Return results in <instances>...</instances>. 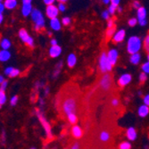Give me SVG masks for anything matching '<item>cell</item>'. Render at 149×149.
<instances>
[{
  "mask_svg": "<svg viewBox=\"0 0 149 149\" xmlns=\"http://www.w3.org/2000/svg\"><path fill=\"white\" fill-rule=\"evenodd\" d=\"M82 97L79 86L73 82H68L62 87L56 97V107L63 119L72 113L79 114L82 108Z\"/></svg>",
  "mask_w": 149,
  "mask_h": 149,
  "instance_id": "6da1fadb",
  "label": "cell"
},
{
  "mask_svg": "<svg viewBox=\"0 0 149 149\" xmlns=\"http://www.w3.org/2000/svg\"><path fill=\"white\" fill-rule=\"evenodd\" d=\"M147 59H148V62H149V54H147Z\"/></svg>",
  "mask_w": 149,
  "mask_h": 149,
  "instance_id": "db71d44e",
  "label": "cell"
},
{
  "mask_svg": "<svg viewBox=\"0 0 149 149\" xmlns=\"http://www.w3.org/2000/svg\"><path fill=\"white\" fill-rule=\"evenodd\" d=\"M108 53L106 52L105 47H104L101 51L100 56H99V65H98V70H97V77H100L107 72H111L113 66L110 64L109 61H108Z\"/></svg>",
  "mask_w": 149,
  "mask_h": 149,
  "instance_id": "3957f363",
  "label": "cell"
},
{
  "mask_svg": "<svg viewBox=\"0 0 149 149\" xmlns=\"http://www.w3.org/2000/svg\"><path fill=\"white\" fill-rule=\"evenodd\" d=\"M137 23H138V20H137L136 18H131V19H130L129 22H128V24H129L130 27H134Z\"/></svg>",
  "mask_w": 149,
  "mask_h": 149,
  "instance_id": "e575fe53",
  "label": "cell"
},
{
  "mask_svg": "<svg viewBox=\"0 0 149 149\" xmlns=\"http://www.w3.org/2000/svg\"><path fill=\"white\" fill-rule=\"evenodd\" d=\"M107 56H108V61H109L110 64L113 67L118 59V52L115 49H111L109 52H108Z\"/></svg>",
  "mask_w": 149,
  "mask_h": 149,
  "instance_id": "4fadbf2b",
  "label": "cell"
},
{
  "mask_svg": "<svg viewBox=\"0 0 149 149\" xmlns=\"http://www.w3.org/2000/svg\"><path fill=\"white\" fill-rule=\"evenodd\" d=\"M144 49L147 54H149V31L144 39Z\"/></svg>",
  "mask_w": 149,
  "mask_h": 149,
  "instance_id": "4316f807",
  "label": "cell"
},
{
  "mask_svg": "<svg viewBox=\"0 0 149 149\" xmlns=\"http://www.w3.org/2000/svg\"><path fill=\"white\" fill-rule=\"evenodd\" d=\"M50 26H51V28L53 30H55V31H59L61 29V23H60V22H59V20L57 18L52 19L50 21Z\"/></svg>",
  "mask_w": 149,
  "mask_h": 149,
  "instance_id": "44dd1931",
  "label": "cell"
},
{
  "mask_svg": "<svg viewBox=\"0 0 149 149\" xmlns=\"http://www.w3.org/2000/svg\"><path fill=\"white\" fill-rule=\"evenodd\" d=\"M66 119L68 120L69 123H70V124H72L73 126H74V125H76V123H78V120H79V118H78L77 114H75V113H72V114H70V115H69L68 117H67Z\"/></svg>",
  "mask_w": 149,
  "mask_h": 149,
  "instance_id": "cb8c5ba5",
  "label": "cell"
},
{
  "mask_svg": "<svg viewBox=\"0 0 149 149\" xmlns=\"http://www.w3.org/2000/svg\"><path fill=\"white\" fill-rule=\"evenodd\" d=\"M54 2H55V1H54V0H45V1H44V3L48 6H52L53 4H54Z\"/></svg>",
  "mask_w": 149,
  "mask_h": 149,
  "instance_id": "ee69618b",
  "label": "cell"
},
{
  "mask_svg": "<svg viewBox=\"0 0 149 149\" xmlns=\"http://www.w3.org/2000/svg\"><path fill=\"white\" fill-rule=\"evenodd\" d=\"M144 103L146 105L149 106V95H146V96L144 97Z\"/></svg>",
  "mask_w": 149,
  "mask_h": 149,
  "instance_id": "b9f144b4",
  "label": "cell"
},
{
  "mask_svg": "<svg viewBox=\"0 0 149 149\" xmlns=\"http://www.w3.org/2000/svg\"><path fill=\"white\" fill-rule=\"evenodd\" d=\"M104 4H109V3L111 4V1H108V0H104Z\"/></svg>",
  "mask_w": 149,
  "mask_h": 149,
  "instance_id": "816d5d0a",
  "label": "cell"
},
{
  "mask_svg": "<svg viewBox=\"0 0 149 149\" xmlns=\"http://www.w3.org/2000/svg\"><path fill=\"white\" fill-rule=\"evenodd\" d=\"M13 67H8V68H6V69L5 73H6L7 76H9V75H10V73H11V72L13 71Z\"/></svg>",
  "mask_w": 149,
  "mask_h": 149,
  "instance_id": "7bdbcfd3",
  "label": "cell"
},
{
  "mask_svg": "<svg viewBox=\"0 0 149 149\" xmlns=\"http://www.w3.org/2000/svg\"><path fill=\"white\" fill-rule=\"evenodd\" d=\"M71 134L74 139H82L84 138V130L79 125H74L72 127Z\"/></svg>",
  "mask_w": 149,
  "mask_h": 149,
  "instance_id": "9c48e42d",
  "label": "cell"
},
{
  "mask_svg": "<svg viewBox=\"0 0 149 149\" xmlns=\"http://www.w3.org/2000/svg\"><path fill=\"white\" fill-rule=\"evenodd\" d=\"M147 79V77H146V74L145 72H142L140 75H139V81H140V84H144Z\"/></svg>",
  "mask_w": 149,
  "mask_h": 149,
  "instance_id": "f546056e",
  "label": "cell"
},
{
  "mask_svg": "<svg viewBox=\"0 0 149 149\" xmlns=\"http://www.w3.org/2000/svg\"><path fill=\"white\" fill-rule=\"evenodd\" d=\"M46 12H47V16L52 20V19H56L59 13V9L55 5H52V6H47Z\"/></svg>",
  "mask_w": 149,
  "mask_h": 149,
  "instance_id": "30bf717a",
  "label": "cell"
},
{
  "mask_svg": "<svg viewBox=\"0 0 149 149\" xmlns=\"http://www.w3.org/2000/svg\"><path fill=\"white\" fill-rule=\"evenodd\" d=\"M126 136H127V139L130 141H134L135 139H137V131L134 128L130 127L126 131Z\"/></svg>",
  "mask_w": 149,
  "mask_h": 149,
  "instance_id": "2e32d148",
  "label": "cell"
},
{
  "mask_svg": "<svg viewBox=\"0 0 149 149\" xmlns=\"http://www.w3.org/2000/svg\"><path fill=\"white\" fill-rule=\"evenodd\" d=\"M4 5L6 9L12 10L17 6V1H15V0H6L4 2Z\"/></svg>",
  "mask_w": 149,
  "mask_h": 149,
  "instance_id": "7402d4cb",
  "label": "cell"
},
{
  "mask_svg": "<svg viewBox=\"0 0 149 149\" xmlns=\"http://www.w3.org/2000/svg\"><path fill=\"white\" fill-rule=\"evenodd\" d=\"M141 48V39L139 37H130L128 40V45H127V51L130 55H135L138 54L139 51Z\"/></svg>",
  "mask_w": 149,
  "mask_h": 149,
  "instance_id": "8992f818",
  "label": "cell"
},
{
  "mask_svg": "<svg viewBox=\"0 0 149 149\" xmlns=\"http://www.w3.org/2000/svg\"><path fill=\"white\" fill-rule=\"evenodd\" d=\"M4 8H5V5L3 2H1L0 3V12H1V13H3V12H4Z\"/></svg>",
  "mask_w": 149,
  "mask_h": 149,
  "instance_id": "c3c4849f",
  "label": "cell"
},
{
  "mask_svg": "<svg viewBox=\"0 0 149 149\" xmlns=\"http://www.w3.org/2000/svg\"><path fill=\"white\" fill-rule=\"evenodd\" d=\"M58 9H59V11H61V12H64V11H65V9H66L65 4L59 3V5H58Z\"/></svg>",
  "mask_w": 149,
  "mask_h": 149,
  "instance_id": "f35d334b",
  "label": "cell"
},
{
  "mask_svg": "<svg viewBox=\"0 0 149 149\" xmlns=\"http://www.w3.org/2000/svg\"><path fill=\"white\" fill-rule=\"evenodd\" d=\"M117 10H118V11H119V12H120H120H121V11H123V9H121V8H120V7H118V9H117Z\"/></svg>",
  "mask_w": 149,
  "mask_h": 149,
  "instance_id": "f5cc1de1",
  "label": "cell"
},
{
  "mask_svg": "<svg viewBox=\"0 0 149 149\" xmlns=\"http://www.w3.org/2000/svg\"><path fill=\"white\" fill-rule=\"evenodd\" d=\"M106 109L110 110L114 113H120L121 109L120 105V96L117 91L111 94L110 96H108L105 99V107Z\"/></svg>",
  "mask_w": 149,
  "mask_h": 149,
  "instance_id": "277c9868",
  "label": "cell"
},
{
  "mask_svg": "<svg viewBox=\"0 0 149 149\" xmlns=\"http://www.w3.org/2000/svg\"><path fill=\"white\" fill-rule=\"evenodd\" d=\"M19 37L28 47H30L31 48L34 47V40L31 37H30V35L28 34V32H27L26 30L21 29L19 31Z\"/></svg>",
  "mask_w": 149,
  "mask_h": 149,
  "instance_id": "ba28073f",
  "label": "cell"
},
{
  "mask_svg": "<svg viewBox=\"0 0 149 149\" xmlns=\"http://www.w3.org/2000/svg\"><path fill=\"white\" fill-rule=\"evenodd\" d=\"M6 86H7V80H5L3 83H1V90H4L5 91Z\"/></svg>",
  "mask_w": 149,
  "mask_h": 149,
  "instance_id": "f6af8a7d",
  "label": "cell"
},
{
  "mask_svg": "<svg viewBox=\"0 0 149 149\" xmlns=\"http://www.w3.org/2000/svg\"><path fill=\"white\" fill-rule=\"evenodd\" d=\"M31 149H35V148H31Z\"/></svg>",
  "mask_w": 149,
  "mask_h": 149,
  "instance_id": "11a10c76",
  "label": "cell"
},
{
  "mask_svg": "<svg viewBox=\"0 0 149 149\" xmlns=\"http://www.w3.org/2000/svg\"><path fill=\"white\" fill-rule=\"evenodd\" d=\"M36 114H37V116H38V120H39V121H40V123H41L42 126L44 127V130H45V131H46V133H47V136L49 139H52V138H53V135H52L51 126H50L49 123L46 120V118L43 116V114L39 112V110L36 109Z\"/></svg>",
  "mask_w": 149,
  "mask_h": 149,
  "instance_id": "52a82bcc",
  "label": "cell"
},
{
  "mask_svg": "<svg viewBox=\"0 0 149 149\" xmlns=\"http://www.w3.org/2000/svg\"><path fill=\"white\" fill-rule=\"evenodd\" d=\"M19 74H20V71H19L18 69L13 68V71L11 72V73H10V75H9V77H10V78H13V77L18 76Z\"/></svg>",
  "mask_w": 149,
  "mask_h": 149,
  "instance_id": "d6a6232c",
  "label": "cell"
},
{
  "mask_svg": "<svg viewBox=\"0 0 149 149\" xmlns=\"http://www.w3.org/2000/svg\"><path fill=\"white\" fill-rule=\"evenodd\" d=\"M31 19L35 22V31H41L45 29V20L40 11H38V9H34L31 13Z\"/></svg>",
  "mask_w": 149,
  "mask_h": 149,
  "instance_id": "5b68a950",
  "label": "cell"
},
{
  "mask_svg": "<svg viewBox=\"0 0 149 149\" xmlns=\"http://www.w3.org/2000/svg\"><path fill=\"white\" fill-rule=\"evenodd\" d=\"M0 45H1V47L3 48V50H7L11 47V42H10L9 39L4 38V39H2L1 44H0Z\"/></svg>",
  "mask_w": 149,
  "mask_h": 149,
  "instance_id": "484cf974",
  "label": "cell"
},
{
  "mask_svg": "<svg viewBox=\"0 0 149 149\" xmlns=\"http://www.w3.org/2000/svg\"><path fill=\"white\" fill-rule=\"evenodd\" d=\"M76 63H77L76 56L74 55V54H71V55L68 56V58H67V64H68V66L70 67V68H72V67L75 66Z\"/></svg>",
  "mask_w": 149,
  "mask_h": 149,
  "instance_id": "d6986e66",
  "label": "cell"
},
{
  "mask_svg": "<svg viewBox=\"0 0 149 149\" xmlns=\"http://www.w3.org/2000/svg\"><path fill=\"white\" fill-rule=\"evenodd\" d=\"M22 15L23 16H28L30 13H32V6H31V0H23L22 1Z\"/></svg>",
  "mask_w": 149,
  "mask_h": 149,
  "instance_id": "8fae6325",
  "label": "cell"
},
{
  "mask_svg": "<svg viewBox=\"0 0 149 149\" xmlns=\"http://www.w3.org/2000/svg\"><path fill=\"white\" fill-rule=\"evenodd\" d=\"M132 5H133V7H134V8H137L138 10L141 7L140 3H139V1H134V2L132 3Z\"/></svg>",
  "mask_w": 149,
  "mask_h": 149,
  "instance_id": "ab89813d",
  "label": "cell"
},
{
  "mask_svg": "<svg viewBox=\"0 0 149 149\" xmlns=\"http://www.w3.org/2000/svg\"><path fill=\"white\" fill-rule=\"evenodd\" d=\"M139 22V24L141 25V26H145L146 24V20H144V21H140V22Z\"/></svg>",
  "mask_w": 149,
  "mask_h": 149,
  "instance_id": "681fc988",
  "label": "cell"
},
{
  "mask_svg": "<svg viewBox=\"0 0 149 149\" xmlns=\"http://www.w3.org/2000/svg\"><path fill=\"white\" fill-rule=\"evenodd\" d=\"M10 57H11V54L7 50H2L0 52V60H1V62H6L9 60Z\"/></svg>",
  "mask_w": 149,
  "mask_h": 149,
  "instance_id": "603a6c76",
  "label": "cell"
},
{
  "mask_svg": "<svg viewBox=\"0 0 149 149\" xmlns=\"http://www.w3.org/2000/svg\"><path fill=\"white\" fill-rule=\"evenodd\" d=\"M3 19H4V17H3V13H1V15H0V22H3Z\"/></svg>",
  "mask_w": 149,
  "mask_h": 149,
  "instance_id": "f907efd6",
  "label": "cell"
},
{
  "mask_svg": "<svg viewBox=\"0 0 149 149\" xmlns=\"http://www.w3.org/2000/svg\"><path fill=\"white\" fill-rule=\"evenodd\" d=\"M18 102V96H15L13 97L11 99V105H15Z\"/></svg>",
  "mask_w": 149,
  "mask_h": 149,
  "instance_id": "8d00e7d4",
  "label": "cell"
},
{
  "mask_svg": "<svg viewBox=\"0 0 149 149\" xmlns=\"http://www.w3.org/2000/svg\"><path fill=\"white\" fill-rule=\"evenodd\" d=\"M125 38V31L124 30H120L118 32H116L113 38V43H120L121 41H123V39Z\"/></svg>",
  "mask_w": 149,
  "mask_h": 149,
  "instance_id": "9a60e30c",
  "label": "cell"
},
{
  "mask_svg": "<svg viewBox=\"0 0 149 149\" xmlns=\"http://www.w3.org/2000/svg\"><path fill=\"white\" fill-rule=\"evenodd\" d=\"M118 7H119V6H113V5H111V6H109V8H108V12H109L110 15H113V13H115V11L118 9Z\"/></svg>",
  "mask_w": 149,
  "mask_h": 149,
  "instance_id": "836d02e7",
  "label": "cell"
},
{
  "mask_svg": "<svg viewBox=\"0 0 149 149\" xmlns=\"http://www.w3.org/2000/svg\"><path fill=\"white\" fill-rule=\"evenodd\" d=\"M141 69L143 70V72H145L146 74V73H149V62L144 63V64L141 66Z\"/></svg>",
  "mask_w": 149,
  "mask_h": 149,
  "instance_id": "4dcf8cb0",
  "label": "cell"
},
{
  "mask_svg": "<svg viewBox=\"0 0 149 149\" xmlns=\"http://www.w3.org/2000/svg\"><path fill=\"white\" fill-rule=\"evenodd\" d=\"M130 61L133 64H138L139 63V61H140V55L138 53V54H135V55L130 56Z\"/></svg>",
  "mask_w": 149,
  "mask_h": 149,
  "instance_id": "d4e9b609",
  "label": "cell"
},
{
  "mask_svg": "<svg viewBox=\"0 0 149 149\" xmlns=\"http://www.w3.org/2000/svg\"><path fill=\"white\" fill-rule=\"evenodd\" d=\"M139 115L140 117H146L148 115L149 113V106L144 104V105H141L139 108Z\"/></svg>",
  "mask_w": 149,
  "mask_h": 149,
  "instance_id": "ac0fdd59",
  "label": "cell"
},
{
  "mask_svg": "<svg viewBox=\"0 0 149 149\" xmlns=\"http://www.w3.org/2000/svg\"><path fill=\"white\" fill-rule=\"evenodd\" d=\"M53 46H57V41L55 38L51 39V47H53Z\"/></svg>",
  "mask_w": 149,
  "mask_h": 149,
  "instance_id": "7dc6e473",
  "label": "cell"
},
{
  "mask_svg": "<svg viewBox=\"0 0 149 149\" xmlns=\"http://www.w3.org/2000/svg\"><path fill=\"white\" fill-rule=\"evenodd\" d=\"M93 86L96 88L101 99L107 97L116 91L113 75L111 72H107L100 77H97L96 81L93 83Z\"/></svg>",
  "mask_w": 149,
  "mask_h": 149,
  "instance_id": "7a4b0ae2",
  "label": "cell"
},
{
  "mask_svg": "<svg viewBox=\"0 0 149 149\" xmlns=\"http://www.w3.org/2000/svg\"><path fill=\"white\" fill-rule=\"evenodd\" d=\"M62 65H63V63H62L61 62L56 65V68L55 73H54V78H56V77L59 74V72H60V71H61V67H62Z\"/></svg>",
  "mask_w": 149,
  "mask_h": 149,
  "instance_id": "1f68e13d",
  "label": "cell"
},
{
  "mask_svg": "<svg viewBox=\"0 0 149 149\" xmlns=\"http://www.w3.org/2000/svg\"><path fill=\"white\" fill-rule=\"evenodd\" d=\"M114 19H110L108 21V24H107V28H113L114 26Z\"/></svg>",
  "mask_w": 149,
  "mask_h": 149,
  "instance_id": "74e56055",
  "label": "cell"
},
{
  "mask_svg": "<svg viewBox=\"0 0 149 149\" xmlns=\"http://www.w3.org/2000/svg\"><path fill=\"white\" fill-rule=\"evenodd\" d=\"M116 31V25H114L113 28H107L105 31V42H108L113 38V35L114 34Z\"/></svg>",
  "mask_w": 149,
  "mask_h": 149,
  "instance_id": "e0dca14e",
  "label": "cell"
},
{
  "mask_svg": "<svg viewBox=\"0 0 149 149\" xmlns=\"http://www.w3.org/2000/svg\"><path fill=\"white\" fill-rule=\"evenodd\" d=\"M119 4H120V1H119V0H112V1H111V5H113V6H118Z\"/></svg>",
  "mask_w": 149,
  "mask_h": 149,
  "instance_id": "bcb514c9",
  "label": "cell"
},
{
  "mask_svg": "<svg viewBox=\"0 0 149 149\" xmlns=\"http://www.w3.org/2000/svg\"><path fill=\"white\" fill-rule=\"evenodd\" d=\"M61 53H62V48L58 45L57 46H53L49 49V56L52 58H56V57L59 56L61 55Z\"/></svg>",
  "mask_w": 149,
  "mask_h": 149,
  "instance_id": "5bb4252c",
  "label": "cell"
},
{
  "mask_svg": "<svg viewBox=\"0 0 149 149\" xmlns=\"http://www.w3.org/2000/svg\"><path fill=\"white\" fill-rule=\"evenodd\" d=\"M130 81H131V75L130 73H125L123 75H121L118 79V85L120 88H123L128 84H130Z\"/></svg>",
  "mask_w": 149,
  "mask_h": 149,
  "instance_id": "7c38bea8",
  "label": "cell"
},
{
  "mask_svg": "<svg viewBox=\"0 0 149 149\" xmlns=\"http://www.w3.org/2000/svg\"><path fill=\"white\" fill-rule=\"evenodd\" d=\"M70 23H71V18H69V17H64V18H63V24L64 26L69 25Z\"/></svg>",
  "mask_w": 149,
  "mask_h": 149,
  "instance_id": "d590c367",
  "label": "cell"
},
{
  "mask_svg": "<svg viewBox=\"0 0 149 149\" xmlns=\"http://www.w3.org/2000/svg\"><path fill=\"white\" fill-rule=\"evenodd\" d=\"M109 15H110V13H109V12H108V10L107 11H104V12H103V13H102V16H103V18L104 19H108V18H109Z\"/></svg>",
  "mask_w": 149,
  "mask_h": 149,
  "instance_id": "60d3db41",
  "label": "cell"
},
{
  "mask_svg": "<svg viewBox=\"0 0 149 149\" xmlns=\"http://www.w3.org/2000/svg\"><path fill=\"white\" fill-rule=\"evenodd\" d=\"M138 19H139V22L140 21H144L146 20V10L145 7L141 6L139 10H138Z\"/></svg>",
  "mask_w": 149,
  "mask_h": 149,
  "instance_id": "ffe728a7",
  "label": "cell"
},
{
  "mask_svg": "<svg viewBox=\"0 0 149 149\" xmlns=\"http://www.w3.org/2000/svg\"><path fill=\"white\" fill-rule=\"evenodd\" d=\"M130 148H131V145L130 142L127 141H123L119 145V149H130Z\"/></svg>",
  "mask_w": 149,
  "mask_h": 149,
  "instance_id": "83f0119b",
  "label": "cell"
},
{
  "mask_svg": "<svg viewBox=\"0 0 149 149\" xmlns=\"http://www.w3.org/2000/svg\"><path fill=\"white\" fill-rule=\"evenodd\" d=\"M6 101V96L4 90H0V104L3 105Z\"/></svg>",
  "mask_w": 149,
  "mask_h": 149,
  "instance_id": "f1b7e54d",
  "label": "cell"
}]
</instances>
